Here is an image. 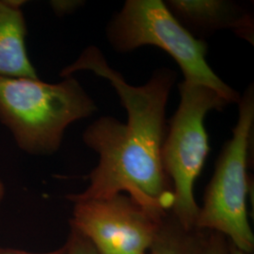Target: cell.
<instances>
[{"mask_svg":"<svg viewBox=\"0 0 254 254\" xmlns=\"http://www.w3.org/2000/svg\"><path fill=\"white\" fill-rule=\"evenodd\" d=\"M84 70L111 83L127 110V123L103 116L86 128L83 142L99 155V162L88 177L89 187L68 195V200L107 199L127 192L147 212L165 219L173 208L174 196L161 152L167 130L166 107L177 73L160 68L144 85L133 86L92 46L60 74L64 78Z\"/></svg>","mask_w":254,"mask_h":254,"instance_id":"1","label":"cell"},{"mask_svg":"<svg viewBox=\"0 0 254 254\" xmlns=\"http://www.w3.org/2000/svg\"><path fill=\"white\" fill-rule=\"evenodd\" d=\"M96 111L95 102L73 75L59 83L39 77L0 79V122L30 155L57 153L66 129Z\"/></svg>","mask_w":254,"mask_h":254,"instance_id":"2","label":"cell"},{"mask_svg":"<svg viewBox=\"0 0 254 254\" xmlns=\"http://www.w3.org/2000/svg\"><path fill=\"white\" fill-rule=\"evenodd\" d=\"M107 38L119 53L144 46L159 47L179 65L184 81L208 87L230 104H238L241 98L210 68L207 44L193 36L161 0H127L109 21Z\"/></svg>","mask_w":254,"mask_h":254,"instance_id":"3","label":"cell"},{"mask_svg":"<svg viewBox=\"0 0 254 254\" xmlns=\"http://www.w3.org/2000/svg\"><path fill=\"white\" fill-rule=\"evenodd\" d=\"M239 115L233 136L223 146L215 173L199 207L195 229L226 236L247 254L254 252V236L247 212L248 158L254 123V89L250 86L238 102Z\"/></svg>","mask_w":254,"mask_h":254,"instance_id":"4","label":"cell"},{"mask_svg":"<svg viewBox=\"0 0 254 254\" xmlns=\"http://www.w3.org/2000/svg\"><path fill=\"white\" fill-rule=\"evenodd\" d=\"M180 104L170 121L162 147V163L173 186L175 221L185 231L195 229L199 206L194 185L208 155V136L204 120L210 111L230 105L208 87L184 81L179 85Z\"/></svg>","mask_w":254,"mask_h":254,"instance_id":"5","label":"cell"},{"mask_svg":"<svg viewBox=\"0 0 254 254\" xmlns=\"http://www.w3.org/2000/svg\"><path fill=\"white\" fill-rule=\"evenodd\" d=\"M73 203L70 225L100 254H149L165 221L126 194Z\"/></svg>","mask_w":254,"mask_h":254,"instance_id":"6","label":"cell"},{"mask_svg":"<svg viewBox=\"0 0 254 254\" xmlns=\"http://www.w3.org/2000/svg\"><path fill=\"white\" fill-rule=\"evenodd\" d=\"M165 4L196 38L220 29H231L254 45V19L236 3L222 0H169Z\"/></svg>","mask_w":254,"mask_h":254,"instance_id":"7","label":"cell"},{"mask_svg":"<svg viewBox=\"0 0 254 254\" xmlns=\"http://www.w3.org/2000/svg\"><path fill=\"white\" fill-rule=\"evenodd\" d=\"M27 24L23 10L0 0V79L38 77L27 54Z\"/></svg>","mask_w":254,"mask_h":254,"instance_id":"8","label":"cell"},{"mask_svg":"<svg viewBox=\"0 0 254 254\" xmlns=\"http://www.w3.org/2000/svg\"><path fill=\"white\" fill-rule=\"evenodd\" d=\"M188 231L183 232L170 231L165 226V222L160 233L152 247L150 254H201L202 247L196 239L188 235Z\"/></svg>","mask_w":254,"mask_h":254,"instance_id":"9","label":"cell"},{"mask_svg":"<svg viewBox=\"0 0 254 254\" xmlns=\"http://www.w3.org/2000/svg\"><path fill=\"white\" fill-rule=\"evenodd\" d=\"M70 228L69 236L65 243L67 254H100L81 233L71 225Z\"/></svg>","mask_w":254,"mask_h":254,"instance_id":"10","label":"cell"},{"mask_svg":"<svg viewBox=\"0 0 254 254\" xmlns=\"http://www.w3.org/2000/svg\"><path fill=\"white\" fill-rule=\"evenodd\" d=\"M84 3L81 0H52L49 2V6L57 16L63 17L76 11Z\"/></svg>","mask_w":254,"mask_h":254,"instance_id":"11","label":"cell"},{"mask_svg":"<svg viewBox=\"0 0 254 254\" xmlns=\"http://www.w3.org/2000/svg\"><path fill=\"white\" fill-rule=\"evenodd\" d=\"M201 254H230V249L223 236L215 233L202 247Z\"/></svg>","mask_w":254,"mask_h":254,"instance_id":"12","label":"cell"},{"mask_svg":"<svg viewBox=\"0 0 254 254\" xmlns=\"http://www.w3.org/2000/svg\"><path fill=\"white\" fill-rule=\"evenodd\" d=\"M0 254H67V250H66V246L64 245L62 248L49 253H30L23 250L0 247Z\"/></svg>","mask_w":254,"mask_h":254,"instance_id":"13","label":"cell"},{"mask_svg":"<svg viewBox=\"0 0 254 254\" xmlns=\"http://www.w3.org/2000/svg\"><path fill=\"white\" fill-rule=\"evenodd\" d=\"M5 194H6V188H5V184L3 180L1 179L0 177V203L2 202V200L5 197Z\"/></svg>","mask_w":254,"mask_h":254,"instance_id":"14","label":"cell"},{"mask_svg":"<svg viewBox=\"0 0 254 254\" xmlns=\"http://www.w3.org/2000/svg\"><path fill=\"white\" fill-rule=\"evenodd\" d=\"M229 249H230V254H247L243 253V252H241V251H239V250H237L236 247H234L231 243L229 245Z\"/></svg>","mask_w":254,"mask_h":254,"instance_id":"15","label":"cell"},{"mask_svg":"<svg viewBox=\"0 0 254 254\" xmlns=\"http://www.w3.org/2000/svg\"></svg>","mask_w":254,"mask_h":254,"instance_id":"16","label":"cell"}]
</instances>
